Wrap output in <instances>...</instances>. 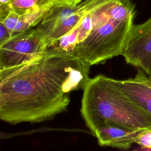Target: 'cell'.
Wrapping results in <instances>:
<instances>
[{
    "instance_id": "obj_1",
    "label": "cell",
    "mask_w": 151,
    "mask_h": 151,
    "mask_svg": "<svg viewBox=\"0 0 151 151\" xmlns=\"http://www.w3.org/2000/svg\"><path fill=\"white\" fill-rule=\"evenodd\" d=\"M90 65L55 48L30 62L0 70V118L16 124L38 123L64 111L70 93L83 90Z\"/></svg>"
},
{
    "instance_id": "obj_2",
    "label": "cell",
    "mask_w": 151,
    "mask_h": 151,
    "mask_svg": "<svg viewBox=\"0 0 151 151\" xmlns=\"http://www.w3.org/2000/svg\"><path fill=\"white\" fill-rule=\"evenodd\" d=\"M132 0H103L91 10L92 28L73 52L90 65L122 55L134 25Z\"/></svg>"
},
{
    "instance_id": "obj_3",
    "label": "cell",
    "mask_w": 151,
    "mask_h": 151,
    "mask_svg": "<svg viewBox=\"0 0 151 151\" xmlns=\"http://www.w3.org/2000/svg\"><path fill=\"white\" fill-rule=\"evenodd\" d=\"M80 111L86 123L106 120L134 130L151 129V114L125 96L111 78L104 75L88 78Z\"/></svg>"
},
{
    "instance_id": "obj_4",
    "label": "cell",
    "mask_w": 151,
    "mask_h": 151,
    "mask_svg": "<svg viewBox=\"0 0 151 151\" xmlns=\"http://www.w3.org/2000/svg\"><path fill=\"white\" fill-rule=\"evenodd\" d=\"M103 0H83L77 4H54L36 29L48 48L73 29L84 15Z\"/></svg>"
},
{
    "instance_id": "obj_5",
    "label": "cell",
    "mask_w": 151,
    "mask_h": 151,
    "mask_svg": "<svg viewBox=\"0 0 151 151\" xmlns=\"http://www.w3.org/2000/svg\"><path fill=\"white\" fill-rule=\"evenodd\" d=\"M48 49L36 28L13 34L0 44V70L18 66L35 59Z\"/></svg>"
},
{
    "instance_id": "obj_6",
    "label": "cell",
    "mask_w": 151,
    "mask_h": 151,
    "mask_svg": "<svg viewBox=\"0 0 151 151\" xmlns=\"http://www.w3.org/2000/svg\"><path fill=\"white\" fill-rule=\"evenodd\" d=\"M122 55L127 64L151 77V17L143 23L133 25Z\"/></svg>"
},
{
    "instance_id": "obj_7",
    "label": "cell",
    "mask_w": 151,
    "mask_h": 151,
    "mask_svg": "<svg viewBox=\"0 0 151 151\" xmlns=\"http://www.w3.org/2000/svg\"><path fill=\"white\" fill-rule=\"evenodd\" d=\"M91 133L96 137L100 146L127 150L133 143L142 130H134L106 120L92 121L86 123Z\"/></svg>"
},
{
    "instance_id": "obj_8",
    "label": "cell",
    "mask_w": 151,
    "mask_h": 151,
    "mask_svg": "<svg viewBox=\"0 0 151 151\" xmlns=\"http://www.w3.org/2000/svg\"><path fill=\"white\" fill-rule=\"evenodd\" d=\"M147 76L138 68L134 77L126 80L112 78V81L130 100L151 114V87L146 81Z\"/></svg>"
},
{
    "instance_id": "obj_9",
    "label": "cell",
    "mask_w": 151,
    "mask_h": 151,
    "mask_svg": "<svg viewBox=\"0 0 151 151\" xmlns=\"http://www.w3.org/2000/svg\"><path fill=\"white\" fill-rule=\"evenodd\" d=\"M53 5L54 4L32 9L22 14L11 11L5 18L0 20V22L12 35L25 31L37 26Z\"/></svg>"
},
{
    "instance_id": "obj_10",
    "label": "cell",
    "mask_w": 151,
    "mask_h": 151,
    "mask_svg": "<svg viewBox=\"0 0 151 151\" xmlns=\"http://www.w3.org/2000/svg\"><path fill=\"white\" fill-rule=\"evenodd\" d=\"M53 4L51 0H10L9 2L12 11L18 14Z\"/></svg>"
},
{
    "instance_id": "obj_11",
    "label": "cell",
    "mask_w": 151,
    "mask_h": 151,
    "mask_svg": "<svg viewBox=\"0 0 151 151\" xmlns=\"http://www.w3.org/2000/svg\"><path fill=\"white\" fill-rule=\"evenodd\" d=\"M12 34L5 27V26L0 22V44L8 40Z\"/></svg>"
},
{
    "instance_id": "obj_12",
    "label": "cell",
    "mask_w": 151,
    "mask_h": 151,
    "mask_svg": "<svg viewBox=\"0 0 151 151\" xmlns=\"http://www.w3.org/2000/svg\"><path fill=\"white\" fill-rule=\"evenodd\" d=\"M54 4H76L73 0H51Z\"/></svg>"
},
{
    "instance_id": "obj_13",
    "label": "cell",
    "mask_w": 151,
    "mask_h": 151,
    "mask_svg": "<svg viewBox=\"0 0 151 151\" xmlns=\"http://www.w3.org/2000/svg\"><path fill=\"white\" fill-rule=\"evenodd\" d=\"M10 0H0V5L9 4Z\"/></svg>"
},
{
    "instance_id": "obj_14",
    "label": "cell",
    "mask_w": 151,
    "mask_h": 151,
    "mask_svg": "<svg viewBox=\"0 0 151 151\" xmlns=\"http://www.w3.org/2000/svg\"><path fill=\"white\" fill-rule=\"evenodd\" d=\"M146 81L149 84V86L151 87V77L147 76V77H146Z\"/></svg>"
},
{
    "instance_id": "obj_15",
    "label": "cell",
    "mask_w": 151,
    "mask_h": 151,
    "mask_svg": "<svg viewBox=\"0 0 151 151\" xmlns=\"http://www.w3.org/2000/svg\"><path fill=\"white\" fill-rule=\"evenodd\" d=\"M73 1H74V3L76 4H77L79 3V1H78V0H73Z\"/></svg>"
},
{
    "instance_id": "obj_16",
    "label": "cell",
    "mask_w": 151,
    "mask_h": 151,
    "mask_svg": "<svg viewBox=\"0 0 151 151\" xmlns=\"http://www.w3.org/2000/svg\"><path fill=\"white\" fill-rule=\"evenodd\" d=\"M78 1H79V2H81V1H82L83 0H78Z\"/></svg>"
},
{
    "instance_id": "obj_17",
    "label": "cell",
    "mask_w": 151,
    "mask_h": 151,
    "mask_svg": "<svg viewBox=\"0 0 151 151\" xmlns=\"http://www.w3.org/2000/svg\"><path fill=\"white\" fill-rule=\"evenodd\" d=\"M150 150H151V149H150Z\"/></svg>"
}]
</instances>
